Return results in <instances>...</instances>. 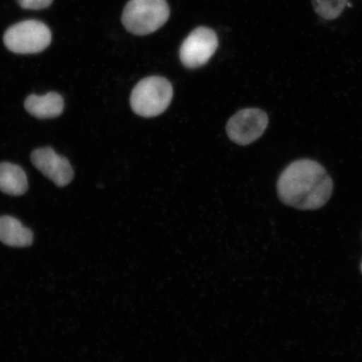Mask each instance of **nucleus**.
Listing matches in <instances>:
<instances>
[{"instance_id": "f257e3e1", "label": "nucleus", "mask_w": 362, "mask_h": 362, "mask_svg": "<svg viewBox=\"0 0 362 362\" xmlns=\"http://www.w3.org/2000/svg\"><path fill=\"white\" fill-rule=\"evenodd\" d=\"M333 180L320 163L298 160L291 163L278 180L279 197L288 206L302 211L320 209L332 197Z\"/></svg>"}, {"instance_id": "f03ea898", "label": "nucleus", "mask_w": 362, "mask_h": 362, "mask_svg": "<svg viewBox=\"0 0 362 362\" xmlns=\"http://www.w3.org/2000/svg\"><path fill=\"white\" fill-rule=\"evenodd\" d=\"M170 13L166 0H130L122 22L131 34L146 35L161 28L169 20Z\"/></svg>"}, {"instance_id": "7ed1b4c3", "label": "nucleus", "mask_w": 362, "mask_h": 362, "mask_svg": "<svg viewBox=\"0 0 362 362\" xmlns=\"http://www.w3.org/2000/svg\"><path fill=\"white\" fill-rule=\"evenodd\" d=\"M173 88L162 76H148L139 81L131 93L130 105L133 111L144 117L161 115L173 98Z\"/></svg>"}, {"instance_id": "20e7f679", "label": "nucleus", "mask_w": 362, "mask_h": 362, "mask_svg": "<svg viewBox=\"0 0 362 362\" xmlns=\"http://www.w3.org/2000/svg\"><path fill=\"white\" fill-rule=\"evenodd\" d=\"M52 31L44 23L30 20L13 25L4 35L7 49L16 54H36L52 42Z\"/></svg>"}, {"instance_id": "39448f33", "label": "nucleus", "mask_w": 362, "mask_h": 362, "mask_svg": "<svg viewBox=\"0 0 362 362\" xmlns=\"http://www.w3.org/2000/svg\"><path fill=\"white\" fill-rule=\"evenodd\" d=\"M218 47V38L214 30L198 27L185 39L180 48L181 63L187 68L201 67L209 62Z\"/></svg>"}, {"instance_id": "423d86ee", "label": "nucleus", "mask_w": 362, "mask_h": 362, "mask_svg": "<svg viewBox=\"0 0 362 362\" xmlns=\"http://www.w3.org/2000/svg\"><path fill=\"white\" fill-rule=\"evenodd\" d=\"M269 124V117L259 108H245L230 117L226 133L239 146H247L259 139Z\"/></svg>"}, {"instance_id": "0eeeda50", "label": "nucleus", "mask_w": 362, "mask_h": 362, "mask_svg": "<svg viewBox=\"0 0 362 362\" xmlns=\"http://www.w3.org/2000/svg\"><path fill=\"white\" fill-rule=\"evenodd\" d=\"M31 162L39 171L52 180L57 187H64L74 178V171L69 160L51 147L35 149L30 156Z\"/></svg>"}, {"instance_id": "6e6552de", "label": "nucleus", "mask_w": 362, "mask_h": 362, "mask_svg": "<svg viewBox=\"0 0 362 362\" xmlns=\"http://www.w3.org/2000/svg\"><path fill=\"white\" fill-rule=\"evenodd\" d=\"M64 98L55 92L48 93L44 96L31 94L25 102V110L37 119H55L64 110Z\"/></svg>"}, {"instance_id": "1a4fd4ad", "label": "nucleus", "mask_w": 362, "mask_h": 362, "mask_svg": "<svg viewBox=\"0 0 362 362\" xmlns=\"http://www.w3.org/2000/svg\"><path fill=\"white\" fill-rule=\"evenodd\" d=\"M0 242L10 247H29L33 243V233L15 217L2 216H0Z\"/></svg>"}, {"instance_id": "9d476101", "label": "nucleus", "mask_w": 362, "mask_h": 362, "mask_svg": "<svg viewBox=\"0 0 362 362\" xmlns=\"http://www.w3.org/2000/svg\"><path fill=\"white\" fill-rule=\"evenodd\" d=\"M28 189V179L21 166L8 162L0 163V192L19 197Z\"/></svg>"}, {"instance_id": "9b49d317", "label": "nucleus", "mask_w": 362, "mask_h": 362, "mask_svg": "<svg viewBox=\"0 0 362 362\" xmlns=\"http://www.w3.org/2000/svg\"><path fill=\"white\" fill-rule=\"evenodd\" d=\"M317 15L325 20L333 21L341 15L348 0H312Z\"/></svg>"}, {"instance_id": "f8f14e48", "label": "nucleus", "mask_w": 362, "mask_h": 362, "mask_svg": "<svg viewBox=\"0 0 362 362\" xmlns=\"http://www.w3.org/2000/svg\"><path fill=\"white\" fill-rule=\"evenodd\" d=\"M18 2L26 10L39 11L51 6L53 0H18Z\"/></svg>"}]
</instances>
